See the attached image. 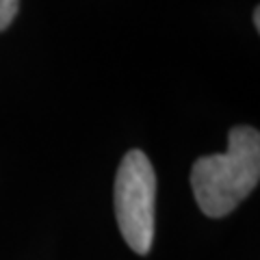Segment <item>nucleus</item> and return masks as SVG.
<instances>
[{
	"label": "nucleus",
	"instance_id": "f257e3e1",
	"mask_svg": "<svg viewBox=\"0 0 260 260\" xmlns=\"http://www.w3.org/2000/svg\"><path fill=\"white\" fill-rule=\"evenodd\" d=\"M260 178V135L251 126H237L228 135V150L195 160L191 189L200 210L219 219L230 215L256 189Z\"/></svg>",
	"mask_w": 260,
	"mask_h": 260
},
{
	"label": "nucleus",
	"instance_id": "f03ea898",
	"mask_svg": "<svg viewBox=\"0 0 260 260\" xmlns=\"http://www.w3.org/2000/svg\"><path fill=\"white\" fill-rule=\"evenodd\" d=\"M156 174L141 150H130L115 178V215L121 237L137 254H148L154 241Z\"/></svg>",
	"mask_w": 260,
	"mask_h": 260
},
{
	"label": "nucleus",
	"instance_id": "7ed1b4c3",
	"mask_svg": "<svg viewBox=\"0 0 260 260\" xmlns=\"http://www.w3.org/2000/svg\"><path fill=\"white\" fill-rule=\"evenodd\" d=\"M20 11V0H0V32L9 28V24L15 20Z\"/></svg>",
	"mask_w": 260,
	"mask_h": 260
},
{
	"label": "nucleus",
	"instance_id": "20e7f679",
	"mask_svg": "<svg viewBox=\"0 0 260 260\" xmlns=\"http://www.w3.org/2000/svg\"><path fill=\"white\" fill-rule=\"evenodd\" d=\"M254 24H256V30H260V7L254 9Z\"/></svg>",
	"mask_w": 260,
	"mask_h": 260
}]
</instances>
